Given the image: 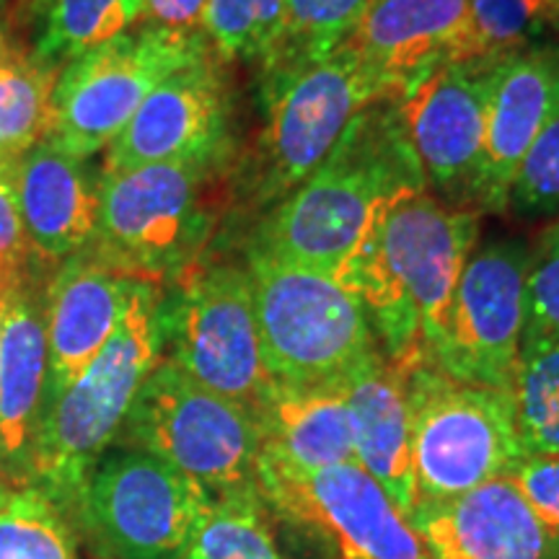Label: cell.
<instances>
[{
    "instance_id": "obj_1",
    "label": "cell",
    "mask_w": 559,
    "mask_h": 559,
    "mask_svg": "<svg viewBox=\"0 0 559 559\" xmlns=\"http://www.w3.org/2000/svg\"><path fill=\"white\" fill-rule=\"evenodd\" d=\"M477 239L474 207L445 205L428 192L402 194L370 218L332 280L362 306L381 353L404 366L436 347Z\"/></svg>"
},
{
    "instance_id": "obj_2",
    "label": "cell",
    "mask_w": 559,
    "mask_h": 559,
    "mask_svg": "<svg viewBox=\"0 0 559 559\" xmlns=\"http://www.w3.org/2000/svg\"><path fill=\"white\" fill-rule=\"evenodd\" d=\"M428 192L404 99H379L347 124L330 156L290 198L264 213L249 247L272 260L334 275L383 205Z\"/></svg>"
},
{
    "instance_id": "obj_3",
    "label": "cell",
    "mask_w": 559,
    "mask_h": 559,
    "mask_svg": "<svg viewBox=\"0 0 559 559\" xmlns=\"http://www.w3.org/2000/svg\"><path fill=\"white\" fill-rule=\"evenodd\" d=\"M164 360V285L138 280L128 311L83 373L41 412L32 461L37 487L70 523L96 459L120 436L151 370Z\"/></svg>"
},
{
    "instance_id": "obj_4",
    "label": "cell",
    "mask_w": 559,
    "mask_h": 559,
    "mask_svg": "<svg viewBox=\"0 0 559 559\" xmlns=\"http://www.w3.org/2000/svg\"><path fill=\"white\" fill-rule=\"evenodd\" d=\"M262 360L272 383L340 389L381 353L362 306L330 275L243 249Z\"/></svg>"
},
{
    "instance_id": "obj_5",
    "label": "cell",
    "mask_w": 559,
    "mask_h": 559,
    "mask_svg": "<svg viewBox=\"0 0 559 559\" xmlns=\"http://www.w3.org/2000/svg\"><path fill=\"white\" fill-rule=\"evenodd\" d=\"M394 96L355 47L262 86L264 128L243 174V202L267 213L311 177L368 104ZM396 99V96H394Z\"/></svg>"
},
{
    "instance_id": "obj_6",
    "label": "cell",
    "mask_w": 559,
    "mask_h": 559,
    "mask_svg": "<svg viewBox=\"0 0 559 559\" xmlns=\"http://www.w3.org/2000/svg\"><path fill=\"white\" fill-rule=\"evenodd\" d=\"M115 443L143 449L215 495L257 485L262 432L257 415L160 360L140 386Z\"/></svg>"
},
{
    "instance_id": "obj_7",
    "label": "cell",
    "mask_w": 559,
    "mask_h": 559,
    "mask_svg": "<svg viewBox=\"0 0 559 559\" xmlns=\"http://www.w3.org/2000/svg\"><path fill=\"white\" fill-rule=\"evenodd\" d=\"M218 169L153 164L104 174L88 251L107 267L148 283H171L200 260L213 230L207 185Z\"/></svg>"
},
{
    "instance_id": "obj_8",
    "label": "cell",
    "mask_w": 559,
    "mask_h": 559,
    "mask_svg": "<svg viewBox=\"0 0 559 559\" xmlns=\"http://www.w3.org/2000/svg\"><path fill=\"white\" fill-rule=\"evenodd\" d=\"M412 472L419 500H449L508 477L523 459L508 391L451 379L425 358L404 362Z\"/></svg>"
},
{
    "instance_id": "obj_9",
    "label": "cell",
    "mask_w": 559,
    "mask_h": 559,
    "mask_svg": "<svg viewBox=\"0 0 559 559\" xmlns=\"http://www.w3.org/2000/svg\"><path fill=\"white\" fill-rule=\"evenodd\" d=\"M213 50L205 32L132 26L60 68L50 102L47 143L88 160L109 148L160 81Z\"/></svg>"
},
{
    "instance_id": "obj_10",
    "label": "cell",
    "mask_w": 559,
    "mask_h": 559,
    "mask_svg": "<svg viewBox=\"0 0 559 559\" xmlns=\"http://www.w3.org/2000/svg\"><path fill=\"white\" fill-rule=\"evenodd\" d=\"M207 492L153 453L111 443L91 466L70 526L96 559H185Z\"/></svg>"
},
{
    "instance_id": "obj_11",
    "label": "cell",
    "mask_w": 559,
    "mask_h": 559,
    "mask_svg": "<svg viewBox=\"0 0 559 559\" xmlns=\"http://www.w3.org/2000/svg\"><path fill=\"white\" fill-rule=\"evenodd\" d=\"M164 360L257 415L272 379L243 262L198 260L164 288Z\"/></svg>"
},
{
    "instance_id": "obj_12",
    "label": "cell",
    "mask_w": 559,
    "mask_h": 559,
    "mask_svg": "<svg viewBox=\"0 0 559 559\" xmlns=\"http://www.w3.org/2000/svg\"><path fill=\"white\" fill-rule=\"evenodd\" d=\"M528 257L519 239L472 251L428 353L432 366L456 381L510 394L526 330Z\"/></svg>"
},
{
    "instance_id": "obj_13",
    "label": "cell",
    "mask_w": 559,
    "mask_h": 559,
    "mask_svg": "<svg viewBox=\"0 0 559 559\" xmlns=\"http://www.w3.org/2000/svg\"><path fill=\"white\" fill-rule=\"evenodd\" d=\"M257 485L272 513L317 531L337 559H430L407 515L358 461L313 474L257 464Z\"/></svg>"
},
{
    "instance_id": "obj_14",
    "label": "cell",
    "mask_w": 559,
    "mask_h": 559,
    "mask_svg": "<svg viewBox=\"0 0 559 559\" xmlns=\"http://www.w3.org/2000/svg\"><path fill=\"white\" fill-rule=\"evenodd\" d=\"M230 151V88L226 60L210 50L169 79L140 104L107 148L104 174L153 164H200L218 169Z\"/></svg>"
},
{
    "instance_id": "obj_15",
    "label": "cell",
    "mask_w": 559,
    "mask_h": 559,
    "mask_svg": "<svg viewBox=\"0 0 559 559\" xmlns=\"http://www.w3.org/2000/svg\"><path fill=\"white\" fill-rule=\"evenodd\" d=\"M500 60L449 62L404 102L412 143L440 202L472 207L487 132V107Z\"/></svg>"
},
{
    "instance_id": "obj_16",
    "label": "cell",
    "mask_w": 559,
    "mask_h": 559,
    "mask_svg": "<svg viewBox=\"0 0 559 559\" xmlns=\"http://www.w3.org/2000/svg\"><path fill=\"white\" fill-rule=\"evenodd\" d=\"M559 107V45H531L495 66L487 132L469 205L477 213L508 210L523 158Z\"/></svg>"
},
{
    "instance_id": "obj_17",
    "label": "cell",
    "mask_w": 559,
    "mask_h": 559,
    "mask_svg": "<svg viewBox=\"0 0 559 559\" xmlns=\"http://www.w3.org/2000/svg\"><path fill=\"white\" fill-rule=\"evenodd\" d=\"M41 264L0 283L3 347H0V481H32L34 443L47 386V324Z\"/></svg>"
},
{
    "instance_id": "obj_18",
    "label": "cell",
    "mask_w": 559,
    "mask_h": 559,
    "mask_svg": "<svg viewBox=\"0 0 559 559\" xmlns=\"http://www.w3.org/2000/svg\"><path fill=\"white\" fill-rule=\"evenodd\" d=\"M409 523L430 559H559V534L508 477L449 500H419Z\"/></svg>"
},
{
    "instance_id": "obj_19",
    "label": "cell",
    "mask_w": 559,
    "mask_h": 559,
    "mask_svg": "<svg viewBox=\"0 0 559 559\" xmlns=\"http://www.w3.org/2000/svg\"><path fill=\"white\" fill-rule=\"evenodd\" d=\"M138 280L81 251L68 257L45 285L47 386L41 412L94 362L128 311Z\"/></svg>"
},
{
    "instance_id": "obj_20",
    "label": "cell",
    "mask_w": 559,
    "mask_h": 559,
    "mask_svg": "<svg viewBox=\"0 0 559 559\" xmlns=\"http://www.w3.org/2000/svg\"><path fill=\"white\" fill-rule=\"evenodd\" d=\"M469 0H370L347 41L396 99L407 102L456 60Z\"/></svg>"
},
{
    "instance_id": "obj_21",
    "label": "cell",
    "mask_w": 559,
    "mask_h": 559,
    "mask_svg": "<svg viewBox=\"0 0 559 559\" xmlns=\"http://www.w3.org/2000/svg\"><path fill=\"white\" fill-rule=\"evenodd\" d=\"M9 179L34 260L58 267L91 247L102 177H96L88 160L68 156L41 140L19 160Z\"/></svg>"
},
{
    "instance_id": "obj_22",
    "label": "cell",
    "mask_w": 559,
    "mask_h": 559,
    "mask_svg": "<svg viewBox=\"0 0 559 559\" xmlns=\"http://www.w3.org/2000/svg\"><path fill=\"white\" fill-rule=\"evenodd\" d=\"M353 428L355 461L391 495L404 515L417 506L412 472V423L407 373L376 353L340 386Z\"/></svg>"
},
{
    "instance_id": "obj_23",
    "label": "cell",
    "mask_w": 559,
    "mask_h": 559,
    "mask_svg": "<svg viewBox=\"0 0 559 559\" xmlns=\"http://www.w3.org/2000/svg\"><path fill=\"white\" fill-rule=\"evenodd\" d=\"M262 432L260 464L290 474H313L355 461L347 402L340 389H290L272 383L257 409Z\"/></svg>"
},
{
    "instance_id": "obj_24",
    "label": "cell",
    "mask_w": 559,
    "mask_h": 559,
    "mask_svg": "<svg viewBox=\"0 0 559 559\" xmlns=\"http://www.w3.org/2000/svg\"><path fill=\"white\" fill-rule=\"evenodd\" d=\"M21 5L32 26L29 58L58 70L145 21L143 0H21Z\"/></svg>"
},
{
    "instance_id": "obj_25",
    "label": "cell",
    "mask_w": 559,
    "mask_h": 559,
    "mask_svg": "<svg viewBox=\"0 0 559 559\" xmlns=\"http://www.w3.org/2000/svg\"><path fill=\"white\" fill-rule=\"evenodd\" d=\"M368 3L370 0H285L275 39L260 60L262 86L290 79L347 45Z\"/></svg>"
},
{
    "instance_id": "obj_26",
    "label": "cell",
    "mask_w": 559,
    "mask_h": 559,
    "mask_svg": "<svg viewBox=\"0 0 559 559\" xmlns=\"http://www.w3.org/2000/svg\"><path fill=\"white\" fill-rule=\"evenodd\" d=\"M58 73L24 52L0 68V177H11L19 160L47 138Z\"/></svg>"
},
{
    "instance_id": "obj_27",
    "label": "cell",
    "mask_w": 559,
    "mask_h": 559,
    "mask_svg": "<svg viewBox=\"0 0 559 559\" xmlns=\"http://www.w3.org/2000/svg\"><path fill=\"white\" fill-rule=\"evenodd\" d=\"M260 489L215 495L200 510L185 559H283Z\"/></svg>"
},
{
    "instance_id": "obj_28",
    "label": "cell",
    "mask_w": 559,
    "mask_h": 559,
    "mask_svg": "<svg viewBox=\"0 0 559 559\" xmlns=\"http://www.w3.org/2000/svg\"><path fill=\"white\" fill-rule=\"evenodd\" d=\"M510 396L523 459L559 456V340H523Z\"/></svg>"
},
{
    "instance_id": "obj_29",
    "label": "cell",
    "mask_w": 559,
    "mask_h": 559,
    "mask_svg": "<svg viewBox=\"0 0 559 559\" xmlns=\"http://www.w3.org/2000/svg\"><path fill=\"white\" fill-rule=\"evenodd\" d=\"M0 559H81L79 536L37 487L0 481Z\"/></svg>"
},
{
    "instance_id": "obj_30",
    "label": "cell",
    "mask_w": 559,
    "mask_h": 559,
    "mask_svg": "<svg viewBox=\"0 0 559 559\" xmlns=\"http://www.w3.org/2000/svg\"><path fill=\"white\" fill-rule=\"evenodd\" d=\"M551 0H469L456 60H502L526 50L555 21Z\"/></svg>"
},
{
    "instance_id": "obj_31",
    "label": "cell",
    "mask_w": 559,
    "mask_h": 559,
    "mask_svg": "<svg viewBox=\"0 0 559 559\" xmlns=\"http://www.w3.org/2000/svg\"><path fill=\"white\" fill-rule=\"evenodd\" d=\"M285 0H207L202 32L226 62H257L275 39Z\"/></svg>"
},
{
    "instance_id": "obj_32",
    "label": "cell",
    "mask_w": 559,
    "mask_h": 559,
    "mask_svg": "<svg viewBox=\"0 0 559 559\" xmlns=\"http://www.w3.org/2000/svg\"><path fill=\"white\" fill-rule=\"evenodd\" d=\"M508 207L523 218L559 213V107L523 158Z\"/></svg>"
},
{
    "instance_id": "obj_33",
    "label": "cell",
    "mask_w": 559,
    "mask_h": 559,
    "mask_svg": "<svg viewBox=\"0 0 559 559\" xmlns=\"http://www.w3.org/2000/svg\"><path fill=\"white\" fill-rule=\"evenodd\" d=\"M523 340H559V221L531 249Z\"/></svg>"
},
{
    "instance_id": "obj_34",
    "label": "cell",
    "mask_w": 559,
    "mask_h": 559,
    "mask_svg": "<svg viewBox=\"0 0 559 559\" xmlns=\"http://www.w3.org/2000/svg\"><path fill=\"white\" fill-rule=\"evenodd\" d=\"M508 479L521 489L536 515L559 534V456H526Z\"/></svg>"
},
{
    "instance_id": "obj_35",
    "label": "cell",
    "mask_w": 559,
    "mask_h": 559,
    "mask_svg": "<svg viewBox=\"0 0 559 559\" xmlns=\"http://www.w3.org/2000/svg\"><path fill=\"white\" fill-rule=\"evenodd\" d=\"M34 264L41 262L32 254L24 223H21L16 192L9 177H0V283L24 275Z\"/></svg>"
},
{
    "instance_id": "obj_36",
    "label": "cell",
    "mask_w": 559,
    "mask_h": 559,
    "mask_svg": "<svg viewBox=\"0 0 559 559\" xmlns=\"http://www.w3.org/2000/svg\"><path fill=\"white\" fill-rule=\"evenodd\" d=\"M145 21L174 32H202L207 0H143Z\"/></svg>"
},
{
    "instance_id": "obj_37",
    "label": "cell",
    "mask_w": 559,
    "mask_h": 559,
    "mask_svg": "<svg viewBox=\"0 0 559 559\" xmlns=\"http://www.w3.org/2000/svg\"><path fill=\"white\" fill-rule=\"evenodd\" d=\"M19 55H21V52L16 50V47H13L9 32H5L3 21H0V68L9 66V62H11L13 58H19Z\"/></svg>"
},
{
    "instance_id": "obj_38",
    "label": "cell",
    "mask_w": 559,
    "mask_h": 559,
    "mask_svg": "<svg viewBox=\"0 0 559 559\" xmlns=\"http://www.w3.org/2000/svg\"><path fill=\"white\" fill-rule=\"evenodd\" d=\"M0 347H3V309H0Z\"/></svg>"
},
{
    "instance_id": "obj_39",
    "label": "cell",
    "mask_w": 559,
    "mask_h": 559,
    "mask_svg": "<svg viewBox=\"0 0 559 559\" xmlns=\"http://www.w3.org/2000/svg\"><path fill=\"white\" fill-rule=\"evenodd\" d=\"M555 24H559V5H557V11H555Z\"/></svg>"
},
{
    "instance_id": "obj_40",
    "label": "cell",
    "mask_w": 559,
    "mask_h": 559,
    "mask_svg": "<svg viewBox=\"0 0 559 559\" xmlns=\"http://www.w3.org/2000/svg\"><path fill=\"white\" fill-rule=\"evenodd\" d=\"M551 3H555V5H559V0H551Z\"/></svg>"
}]
</instances>
